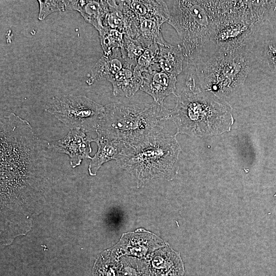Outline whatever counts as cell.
Listing matches in <instances>:
<instances>
[{"label": "cell", "mask_w": 276, "mask_h": 276, "mask_svg": "<svg viewBox=\"0 0 276 276\" xmlns=\"http://www.w3.org/2000/svg\"><path fill=\"white\" fill-rule=\"evenodd\" d=\"M0 124L1 201L23 200L44 176L50 143L13 113L1 118Z\"/></svg>", "instance_id": "1"}, {"label": "cell", "mask_w": 276, "mask_h": 276, "mask_svg": "<svg viewBox=\"0 0 276 276\" xmlns=\"http://www.w3.org/2000/svg\"><path fill=\"white\" fill-rule=\"evenodd\" d=\"M253 63V51L224 52L204 47L198 60L187 66L186 74L194 78L197 87L223 99L244 84Z\"/></svg>", "instance_id": "2"}, {"label": "cell", "mask_w": 276, "mask_h": 276, "mask_svg": "<svg viewBox=\"0 0 276 276\" xmlns=\"http://www.w3.org/2000/svg\"><path fill=\"white\" fill-rule=\"evenodd\" d=\"M105 109L95 131L132 146L162 133V123L170 118V110L154 101L150 104L111 102Z\"/></svg>", "instance_id": "3"}, {"label": "cell", "mask_w": 276, "mask_h": 276, "mask_svg": "<svg viewBox=\"0 0 276 276\" xmlns=\"http://www.w3.org/2000/svg\"><path fill=\"white\" fill-rule=\"evenodd\" d=\"M167 22L177 32L182 44L187 66L199 58L209 40L218 15L217 1H165Z\"/></svg>", "instance_id": "4"}, {"label": "cell", "mask_w": 276, "mask_h": 276, "mask_svg": "<svg viewBox=\"0 0 276 276\" xmlns=\"http://www.w3.org/2000/svg\"><path fill=\"white\" fill-rule=\"evenodd\" d=\"M177 134L166 137L162 133L132 146L118 164L132 174L139 185L155 178L171 180L177 173L181 151Z\"/></svg>", "instance_id": "5"}, {"label": "cell", "mask_w": 276, "mask_h": 276, "mask_svg": "<svg viewBox=\"0 0 276 276\" xmlns=\"http://www.w3.org/2000/svg\"><path fill=\"white\" fill-rule=\"evenodd\" d=\"M176 96V103L170 110V120L176 125L177 133L200 135L203 133L204 125L211 119H222L229 115L226 106L200 88L190 90L184 87L181 93Z\"/></svg>", "instance_id": "6"}, {"label": "cell", "mask_w": 276, "mask_h": 276, "mask_svg": "<svg viewBox=\"0 0 276 276\" xmlns=\"http://www.w3.org/2000/svg\"><path fill=\"white\" fill-rule=\"evenodd\" d=\"M44 109L70 129L87 132L98 129L105 112V106L86 96L73 95L51 98Z\"/></svg>", "instance_id": "7"}, {"label": "cell", "mask_w": 276, "mask_h": 276, "mask_svg": "<svg viewBox=\"0 0 276 276\" xmlns=\"http://www.w3.org/2000/svg\"><path fill=\"white\" fill-rule=\"evenodd\" d=\"M83 129H71L62 139L50 143V148L60 153L67 155L73 168L80 165L83 159H90L92 151L90 143L93 139Z\"/></svg>", "instance_id": "8"}, {"label": "cell", "mask_w": 276, "mask_h": 276, "mask_svg": "<svg viewBox=\"0 0 276 276\" xmlns=\"http://www.w3.org/2000/svg\"><path fill=\"white\" fill-rule=\"evenodd\" d=\"M93 142L97 144L98 149L91 157L88 170L90 176H95L100 167L105 163L115 160L121 161L132 150V146L119 140L106 137L98 132Z\"/></svg>", "instance_id": "9"}, {"label": "cell", "mask_w": 276, "mask_h": 276, "mask_svg": "<svg viewBox=\"0 0 276 276\" xmlns=\"http://www.w3.org/2000/svg\"><path fill=\"white\" fill-rule=\"evenodd\" d=\"M176 77L162 70L144 72L140 89L150 95L154 102L163 104L167 97L171 94L176 96Z\"/></svg>", "instance_id": "10"}, {"label": "cell", "mask_w": 276, "mask_h": 276, "mask_svg": "<svg viewBox=\"0 0 276 276\" xmlns=\"http://www.w3.org/2000/svg\"><path fill=\"white\" fill-rule=\"evenodd\" d=\"M66 10L78 11L86 21L100 32L109 11L108 1H65Z\"/></svg>", "instance_id": "11"}, {"label": "cell", "mask_w": 276, "mask_h": 276, "mask_svg": "<svg viewBox=\"0 0 276 276\" xmlns=\"http://www.w3.org/2000/svg\"><path fill=\"white\" fill-rule=\"evenodd\" d=\"M128 64L136 65L123 57L121 48H116L111 55L108 56L103 55L97 62L91 70L86 83L91 85L102 80L110 81L120 71Z\"/></svg>", "instance_id": "12"}, {"label": "cell", "mask_w": 276, "mask_h": 276, "mask_svg": "<svg viewBox=\"0 0 276 276\" xmlns=\"http://www.w3.org/2000/svg\"><path fill=\"white\" fill-rule=\"evenodd\" d=\"M112 86L114 96L129 98L140 89L142 73L137 65L125 66L109 81Z\"/></svg>", "instance_id": "13"}, {"label": "cell", "mask_w": 276, "mask_h": 276, "mask_svg": "<svg viewBox=\"0 0 276 276\" xmlns=\"http://www.w3.org/2000/svg\"><path fill=\"white\" fill-rule=\"evenodd\" d=\"M158 45L159 52L155 62L162 71L177 77L182 72L185 58L182 47L167 42Z\"/></svg>", "instance_id": "14"}, {"label": "cell", "mask_w": 276, "mask_h": 276, "mask_svg": "<svg viewBox=\"0 0 276 276\" xmlns=\"http://www.w3.org/2000/svg\"><path fill=\"white\" fill-rule=\"evenodd\" d=\"M139 18L152 19L164 24L169 19V12L165 1H125Z\"/></svg>", "instance_id": "15"}, {"label": "cell", "mask_w": 276, "mask_h": 276, "mask_svg": "<svg viewBox=\"0 0 276 276\" xmlns=\"http://www.w3.org/2000/svg\"><path fill=\"white\" fill-rule=\"evenodd\" d=\"M99 34L103 55L105 56H109L113 50L121 48L123 45L124 34L119 31L104 28Z\"/></svg>", "instance_id": "16"}, {"label": "cell", "mask_w": 276, "mask_h": 276, "mask_svg": "<svg viewBox=\"0 0 276 276\" xmlns=\"http://www.w3.org/2000/svg\"><path fill=\"white\" fill-rule=\"evenodd\" d=\"M139 41L126 35L124 36V43L121 48L123 57L127 61L137 65V60L146 49Z\"/></svg>", "instance_id": "17"}, {"label": "cell", "mask_w": 276, "mask_h": 276, "mask_svg": "<svg viewBox=\"0 0 276 276\" xmlns=\"http://www.w3.org/2000/svg\"><path fill=\"white\" fill-rule=\"evenodd\" d=\"M261 63L266 71L276 78V39L266 40L261 57Z\"/></svg>", "instance_id": "18"}, {"label": "cell", "mask_w": 276, "mask_h": 276, "mask_svg": "<svg viewBox=\"0 0 276 276\" xmlns=\"http://www.w3.org/2000/svg\"><path fill=\"white\" fill-rule=\"evenodd\" d=\"M158 52L159 47L156 43H154L146 48L138 59L137 62V66L142 73L147 71L149 66L155 62Z\"/></svg>", "instance_id": "19"}, {"label": "cell", "mask_w": 276, "mask_h": 276, "mask_svg": "<svg viewBox=\"0 0 276 276\" xmlns=\"http://www.w3.org/2000/svg\"><path fill=\"white\" fill-rule=\"evenodd\" d=\"M39 11L38 18L42 20L50 14L65 9V1H38Z\"/></svg>", "instance_id": "20"}]
</instances>
